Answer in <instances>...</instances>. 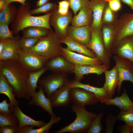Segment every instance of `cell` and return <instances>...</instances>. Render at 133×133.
Masks as SVG:
<instances>
[{"label":"cell","instance_id":"obj_1","mask_svg":"<svg viewBox=\"0 0 133 133\" xmlns=\"http://www.w3.org/2000/svg\"><path fill=\"white\" fill-rule=\"evenodd\" d=\"M0 72L6 78L15 97L25 98L27 91L26 83L28 72L18 60H0Z\"/></svg>","mask_w":133,"mask_h":133},{"label":"cell","instance_id":"obj_2","mask_svg":"<svg viewBox=\"0 0 133 133\" xmlns=\"http://www.w3.org/2000/svg\"><path fill=\"white\" fill-rule=\"evenodd\" d=\"M31 7L29 1L19 6L16 19L11 25L13 35H18L24 28L32 26L42 27L52 31L49 24L52 11L43 16H34L30 13Z\"/></svg>","mask_w":133,"mask_h":133},{"label":"cell","instance_id":"obj_3","mask_svg":"<svg viewBox=\"0 0 133 133\" xmlns=\"http://www.w3.org/2000/svg\"><path fill=\"white\" fill-rule=\"evenodd\" d=\"M72 111L75 113V120L68 125L54 132L55 133H87L93 119L98 115L96 114L87 111L85 107L72 105Z\"/></svg>","mask_w":133,"mask_h":133},{"label":"cell","instance_id":"obj_4","mask_svg":"<svg viewBox=\"0 0 133 133\" xmlns=\"http://www.w3.org/2000/svg\"><path fill=\"white\" fill-rule=\"evenodd\" d=\"M59 39L53 31L47 35L39 38L36 45L29 50L48 60L62 55Z\"/></svg>","mask_w":133,"mask_h":133},{"label":"cell","instance_id":"obj_5","mask_svg":"<svg viewBox=\"0 0 133 133\" xmlns=\"http://www.w3.org/2000/svg\"><path fill=\"white\" fill-rule=\"evenodd\" d=\"M67 74L52 73L38 80V83L47 97L50 99L57 89L70 82Z\"/></svg>","mask_w":133,"mask_h":133},{"label":"cell","instance_id":"obj_6","mask_svg":"<svg viewBox=\"0 0 133 133\" xmlns=\"http://www.w3.org/2000/svg\"><path fill=\"white\" fill-rule=\"evenodd\" d=\"M87 46L94 52L97 57L101 60L106 70H108L110 67V58L105 49L101 30L92 31L91 39Z\"/></svg>","mask_w":133,"mask_h":133},{"label":"cell","instance_id":"obj_7","mask_svg":"<svg viewBox=\"0 0 133 133\" xmlns=\"http://www.w3.org/2000/svg\"><path fill=\"white\" fill-rule=\"evenodd\" d=\"M58 9L57 6L51 11L49 24L54 28L55 34L60 39L67 36V30L71 21L72 13L71 11H69L66 15H61L58 13Z\"/></svg>","mask_w":133,"mask_h":133},{"label":"cell","instance_id":"obj_8","mask_svg":"<svg viewBox=\"0 0 133 133\" xmlns=\"http://www.w3.org/2000/svg\"><path fill=\"white\" fill-rule=\"evenodd\" d=\"M18 61L27 72L40 70L44 67L48 59L29 50H20Z\"/></svg>","mask_w":133,"mask_h":133},{"label":"cell","instance_id":"obj_9","mask_svg":"<svg viewBox=\"0 0 133 133\" xmlns=\"http://www.w3.org/2000/svg\"><path fill=\"white\" fill-rule=\"evenodd\" d=\"M116 33L113 43V50L122 40L133 35V13H125L118 19L115 26Z\"/></svg>","mask_w":133,"mask_h":133},{"label":"cell","instance_id":"obj_10","mask_svg":"<svg viewBox=\"0 0 133 133\" xmlns=\"http://www.w3.org/2000/svg\"><path fill=\"white\" fill-rule=\"evenodd\" d=\"M118 75L117 93H119L122 83L124 81H129L133 83V63L130 60L113 55Z\"/></svg>","mask_w":133,"mask_h":133},{"label":"cell","instance_id":"obj_11","mask_svg":"<svg viewBox=\"0 0 133 133\" xmlns=\"http://www.w3.org/2000/svg\"><path fill=\"white\" fill-rule=\"evenodd\" d=\"M70 94L73 105L85 107L96 104L99 101L93 93L80 87L71 88Z\"/></svg>","mask_w":133,"mask_h":133},{"label":"cell","instance_id":"obj_12","mask_svg":"<svg viewBox=\"0 0 133 133\" xmlns=\"http://www.w3.org/2000/svg\"><path fill=\"white\" fill-rule=\"evenodd\" d=\"M61 49L62 55L75 65L97 66L103 65L101 60L97 57L92 58L76 53L62 47Z\"/></svg>","mask_w":133,"mask_h":133},{"label":"cell","instance_id":"obj_13","mask_svg":"<svg viewBox=\"0 0 133 133\" xmlns=\"http://www.w3.org/2000/svg\"><path fill=\"white\" fill-rule=\"evenodd\" d=\"M75 65L66 60L62 55L47 60L44 67L53 73L68 74L72 73Z\"/></svg>","mask_w":133,"mask_h":133},{"label":"cell","instance_id":"obj_14","mask_svg":"<svg viewBox=\"0 0 133 133\" xmlns=\"http://www.w3.org/2000/svg\"><path fill=\"white\" fill-rule=\"evenodd\" d=\"M20 36L18 34L13 38L5 39L4 48L2 52L0 54V60H18L20 50Z\"/></svg>","mask_w":133,"mask_h":133},{"label":"cell","instance_id":"obj_15","mask_svg":"<svg viewBox=\"0 0 133 133\" xmlns=\"http://www.w3.org/2000/svg\"><path fill=\"white\" fill-rule=\"evenodd\" d=\"M71 88L70 82L53 92L50 99L52 107H66L68 106L71 102L70 94Z\"/></svg>","mask_w":133,"mask_h":133},{"label":"cell","instance_id":"obj_16","mask_svg":"<svg viewBox=\"0 0 133 133\" xmlns=\"http://www.w3.org/2000/svg\"><path fill=\"white\" fill-rule=\"evenodd\" d=\"M92 31L90 26L76 27L69 26L67 36L80 43L87 46L91 38Z\"/></svg>","mask_w":133,"mask_h":133},{"label":"cell","instance_id":"obj_17","mask_svg":"<svg viewBox=\"0 0 133 133\" xmlns=\"http://www.w3.org/2000/svg\"><path fill=\"white\" fill-rule=\"evenodd\" d=\"M107 2L105 0L90 1L88 6L93 13V20L90 26L92 31L101 30L103 11Z\"/></svg>","mask_w":133,"mask_h":133},{"label":"cell","instance_id":"obj_18","mask_svg":"<svg viewBox=\"0 0 133 133\" xmlns=\"http://www.w3.org/2000/svg\"><path fill=\"white\" fill-rule=\"evenodd\" d=\"M112 55L116 54L133 63V36L127 37L121 41L114 48Z\"/></svg>","mask_w":133,"mask_h":133},{"label":"cell","instance_id":"obj_19","mask_svg":"<svg viewBox=\"0 0 133 133\" xmlns=\"http://www.w3.org/2000/svg\"><path fill=\"white\" fill-rule=\"evenodd\" d=\"M39 91L36 92L31 98L28 103V105H33L39 106L47 112L51 116L55 117L56 115L54 113L51 101L50 99L46 97L42 88L39 86Z\"/></svg>","mask_w":133,"mask_h":133},{"label":"cell","instance_id":"obj_20","mask_svg":"<svg viewBox=\"0 0 133 133\" xmlns=\"http://www.w3.org/2000/svg\"><path fill=\"white\" fill-rule=\"evenodd\" d=\"M104 73L105 82L103 87L106 91L109 98H112L118 84V75L116 65L111 70H107Z\"/></svg>","mask_w":133,"mask_h":133},{"label":"cell","instance_id":"obj_21","mask_svg":"<svg viewBox=\"0 0 133 133\" xmlns=\"http://www.w3.org/2000/svg\"><path fill=\"white\" fill-rule=\"evenodd\" d=\"M101 30L106 51L111 58L113 55L112 47L116 33V28L114 25L103 24Z\"/></svg>","mask_w":133,"mask_h":133},{"label":"cell","instance_id":"obj_22","mask_svg":"<svg viewBox=\"0 0 133 133\" xmlns=\"http://www.w3.org/2000/svg\"><path fill=\"white\" fill-rule=\"evenodd\" d=\"M72 18V25L76 27L90 26L93 20L92 11L88 5L83 7Z\"/></svg>","mask_w":133,"mask_h":133},{"label":"cell","instance_id":"obj_23","mask_svg":"<svg viewBox=\"0 0 133 133\" xmlns=\"http://www.w3.org/2000/svg\"><path fill=\"white\" fill-rule=\"evenodd\" d=\"M59 40L61 43L67 45L66 48L69 50L76 51L91 57H97L94 52L89 49L87 46L82 44L67 36L59 39Z\"/></svg>","mask_w":133,"mask_h":133},{"label":"cell","instance_id":"obj_24","mask_svg":"<svg viewBox=\"0 0 133 133\" xmlns=\"http://www.w3.org/2000/svg\"><path fill=\"white\" fill-rule=\"evenodd\" d=\"M46 70H47V69L44 67L38 71L28 72L26 79L27 91L25 98L27 100L31 99L36 92V88L39 87L37 85L39 79Z\"/></svg>","mask_w":133,"mask_h":133},{"label":"cell","instance_id":"obj_25","mask_svg":"<svg viewBox=\"0 0 133 133\" xmlns=\"http://www.w3.org/2000/svg\"><path fill=\"white\" fill-rule=\"evenodd\" d=\"M106 70L103 65L97 66L75 65L74 69L72 72L75 75L73 80L80 81L83 78L84 75L94 73L99 75L104 73Z\"/></svg>","mask_w":133,"mask_h":133},{"label":"cell","instance_id":"obj_26","mask_svg":"<svg viewBox=\"0 0 133 133\" xmlns=\"http://www.w3.org/2000/svg\"><path fill=\"white\" fill-rule=\"evenodd\" d=\"M13 113L18 120V127L20 128L27 126H32L40 128L47 123L42 120H34L26 115L22 112L19 105L14 107Z\"/></svg>","mask_w":133,"mask_h":133},{"label":"cell","instance_id":"obj_27","mask_svg":"<svg viewBox=\"0 0 133 133\" xmlns=\"http://www.w3.org/2000/svg\"><path fill=\"white\" fill-rule=\"evenodd\" d=\"M71 88L80 87L83 88L93 93L101 103L109 99L108 94L103 87L99 88L91 86L88 84H84L79 81L73 80L70 81Z\"/></svg>","mask_w":133,"mask_h":133},{"label":"cell","instance_id":"obj_28","mask_svg":"<svg viewBox=\"0 0 133 133\" xmlns=\"http://www.w3.org/2000/svg\"><path fill=\"white\" fill-rule=\"evenodd\" d=\"M18 12V9L12 3H5L0 9V23L9 24L15 20Z\"/></svg>","mask_w":133,"mask_h":133},{"label":"cell","instance_id":"obj_29","mask_svg":"<svg viewBox=\"0 0 133 133\" xmlns=\"http://www.w3.org/2000/svg\"><path fill=\"white\" fill-rule=\"evenodd\" d=\"M104 103L107 105H115L123 111H126L133 108V102L129 98L125 89L123 93L120 96L113 99L109 98Z\"/></svg>","mask_w":133,"mask_h":133},{"label":"cell","instance_id":"obj_30","mask_svg":"<svg viewBox=\"0 0 133 133\" xmlns=\"http://www.w3.org/2000/svg\"><path fill=\"white\" fill-rule=\"evenodd\" d=\"M0 94H4L8 97L10 108L14 109L15 106L19 105V102L16 99L12 88L5 77L0 72Z\"/></svg>","mask_w":133,"mask_h":133},{"label":"cell","instance_id":"obj_31","mask_svg":"<svg viewBox=\"0 0 133 133\" xmlns=\"http://www.w3.org/2000/svg\"><path fill=\"white\" fill-rule=\"evenodd\" d=\"M61 119V118L60 117L51 116L50 121L44 126L36 129H33L34 126H26L20 128V133H49V131L53 125L59 122Z\"/></svg>","mask_w":133,"mask_h":133},{"label":"cell","instance_id":"obj_32","mask_svg":"<svg viewBox=\"0 0 133 133\" xmlns=\"http://www.w3.org/2000/svg\"><path fill=\"white\" fill-rule=\"evenodd\" d=\"M22 31L25 37L40 38L47 35L52 31L42 27L32 26L26 27Z\"/></svg>","mask_w":133,"mask_h":133},{"label":"cell","instance_id":"obj_33","mask_svg":"<svg viewBox=\"0 0 133 133\" xmlns=\"http://www.w3.org/2000/svg\"><path fill=\"white\" fill-rule=\"evenodd\" d=\"M118 14L112 10L107 2L103 10L101 19L102 25L103 24L115 26L118 20Z\"/></svg>","mask_w":133,"mask_h":133},{"label":"cell","instance_id":"obj_34","mask_svg":"<svg viewBox=\"0 0 133 133\" xmlns=\"http://www.w3.org/2000/svg\"><path fill=\"white\" fill-rule=\"evenodd\" d=\"M19 121L13 113L4 114L0 113V127L11 126L18 127Z\"/></svg>","mask_w":133,"mask_h":133},{"label":"cell","instance_id":"obj_35","mask_svg":"<svg viewBox=\"0 0 133 133\" xmlns=\"http://www.w3.org/2000/svg\"><path fill=\"white\" fill-rule=\"evenodd\" d=\"M39 38L26 37L23 36L20 40V50L28 51L33 47L37 44Z\"/></svg>","mask_w":133,"mask_h":133},{"label":"cell","instance_id":"obj_36","mask_svg":"<svg viewBox=\"0 0 133 133\" xmlns=\"http://www.w3.org/2000/svg\"><path fill=\"white\" fill-rule=\"evenodd\" d=\"M116 116L117 119L124 121L128 126H133V108L126 111L121 110Z\"/></svg>","mask_w":133,"mask_h":133},{"label":"cell","instance_id":"obj_37","mask_svg":"<svg viewBox=\"0 0 133 133\" xmlns=\"http://www.w3.org/2000/svg\"><path fill=\"white\" fill-rule=\"evenodd\" d=\"M58 6L56 3L49 2L36 8L31 9L30 13L31 15L39 14L41 13L46 14L53 10Z\"/></svg>","mask_w":133,"mask_h":133},{"label":"cell","instance_id":"obj_38","mask_svg":"<svg viewBox=\"0 0 133 133\" xmlns=\"http://www.w3.org/2000/svg\"><path fill=\"white\" fill-rule=\"evenodd\" d=\"M102 113H100L93 120L87 133H99L102 131V128L101 121L103 115Z\"/></svg>","mask_w":133,"mask_h":133},{"label":"cell","instance_id":"obj_39","mask_svg":"<svg viewBox=\"0 0 133 133\" xmlns=\"http://www.w3.org/2000/svg\"><path fill=\"white\" fill-rule=\"evenodd\" d=\"M67 1L70 8L72 10L74 16L81 8L86 5H88L89 0H64Z\"/></svg>","mask_w":133,"mask_h":133},{"label":"cell","instance_id":"obj_40","mask_svg":"<svg viewBox=\"0 0 133 133\" xmlns=\"http://www.w3.org/2000/svg\"><path fill=\"white\" fill-rule=\"evenodd\" d=\"M117 119L116 116L110 114L107 117L105 121L106 128L104 132L106 133H113L115 123Z\"/></svg>","mask_w":133,"mask_h":133},{"label":"cell","instance_id":"obj_41","mask_svg":"<svg viewBox=\"0 0 133 133\" xmlns=\"http://www.w3.org/2000/svg\"><path fill=\"white\" fill-rule=\"evenodd\" d=\"M8 25L5 23H0V39H5L15 37L12 31L9 30Z\"/></svg>","mask_w":133,"mask_h":133},{"label":"cell","instance_id":"obj_42","mask_svg":"<svg viewBox=\"0 0 133 133\" xmlns=\"http://www.w3.org/2000/svg\"><path fill=\"white\" fill-rule=\"evenodd\" d=\"M14 110L10 108V103L7 102L6 99L0 102V113L4 114H10L13 113Z\"/></svg>","mask_w":133,"mask_h":133},{"label":"cell","instance_id":"obj_43","mask_svg":"<svg viewBox=\"0 0 133 133\" xmlns=\"http://www.w3.org/2000/svg\"><path fill=\"white\" fill-rule=\"evenodd\" d=\"M20 129L18 127L6 126L0 127V133H20Z\"/></svg>","mask_w":133,"mask_h":133},{"label":"cell","instance_id":"obj_44","mask_svg":"<svg viewBox=\"0 0 133 133\" xmlns=\"http://www.w3.org/2000/svg\"><path fill=\"white\" fill-rule=\"evenodd\" d=\"M109 7L113 11L117 12L121 8V1L115 0H106Z\"/></svg>","mask_w":133,"mask_h":133},{"label":"cell","instance_id":"obj_45","mask_svg":"<svg viewBox=\"0 0 133 133\" xmlns=\"http://www.w3.org/2000/svg\"><path fill=\"white\" fill-rule=\"evenodd\" d=\"M131 127L126 124L121 126L120 132L122 133H131Z\"/></svg>","mask_w":133,"mask_h":133},{"label":"cell","instance_id":"obj_46","mask_svg":"<svg viewBox=\"0 0 133 133\" xmlns=\"http://www.w3.org/2000/svg\"><path fill=\"white\" fill-rule=\"evenodd\" d=\"M59 5L58 7L68 9L69 4L68 2L65 0H64L58 2Z\"/></svg>","mask_w":133,"mask_h":133},{"label":"cell","instance_id":"obj_47","mask_svg":"<svg viewBox=\"0 0 133 133\" xmlns=\"http://www.w3.org/2000/svg\"><path fill=\"white\" fill-rule=\"evenodd\" d=\"M57 12L60 14L62 15H65L67 14L69 11L68 9L58 7Z\"/></svg>","mask_w":133,"mask_h":133},{"label":"cell","instance_id":"obj_48","mask_svg":"<svg viewBox=\"0 0 133 133\" xmlns=\"http://www.w3.org/2000/svg\"><path fill=\"white\" fill-rule=\"evenodd\" d=\"M5 3L7 4H9L12 3L14 2H19L21 4H24L26 3V1L27 0H3Z\"/></svg>","mask_w":133,"mask_h":133},{"label":"cell","instance_id":"obj_49","mask_svg":"<svg viewBox=\"0 0 133 133\" xmlns=\"http://www.w3.org/2000/svg\"><path fill=\"white\" fill-rule=\"evenodd\" d=\"M50 0H38L35 6L36 8L40 7L42 5L49 2Z\"/></svg>","mask_w":133,"mask_h":133},{"label":"cell","instance_id":"obj_50","mask_svg":"<svg viewBox=\"0 0 133 133\" xmlns=\"http://www.w3.org/2000/svg\"><path fill=\"white\" fill-rule=\"evenodd\" d=\"M121 1L129 6L133 10V0H121Z\"/></svg>","mask_w":133,"mask_h":133},{"label":"cell","instance_id":"obj_51","mask_svg":"<svg viewBox=\"0 0 133 133\" xmlns=\"http://www.w3.org/2000/svg\"><path fill=\"white\" fill-rule=\"evenodd\" d=\"M5 40L0 39V54L2 52L4 47Z\"/></svg>","mask_w":133,"mask_h":133},{"label":"cell","instance_id":"obj_52","mask_svg":"<svg viewBox=\"0 0 133 133\" xmlns=\"http://www.w3.org/2000/svg\"><path fill=\"white\" fill-rule=\"evenodd\" d=\"M131 133H133V126L131 127Z\"/></svg>","mask_w":133,"mask_h":133},{"label":"cell","instance_id":"obj_53","mask_svg":"<svg viewBox=\"0 0 133 133\" xmlns=\"http://www.w3.org/2000/svg\"><path fill=\"white\" fill-rule=\"evenodd\" d=\"M90 1H98V0H89Z\"/></svg>","mask_w":133,"mask_h":133},{"label":"cell","instance_id":"obj_54","mask_svg":"<svg viewBox=\"0 0 133 133\" xmlns=\"http://www.w3.org/2000/svg\"><path fill=\"white\" fill-rule=\"evenodd\" d=\"M117 0L120 1H121V0Z\"/></svg>","mask_w":133,"mask_h":133},{"label":"cell","instance_id":"obj_55","mask_svg":"<svg viewBox=\"0 0 133 133\" xmlns=\"http://www.w3.org/2000/svg\"></svg>","mask_w":133,"mask_h":133}]
</instances>
